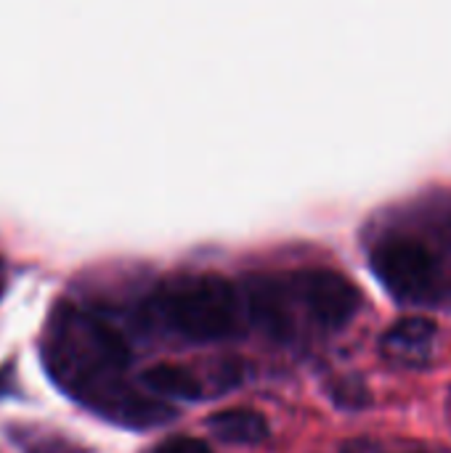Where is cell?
<instances>
[{"instance_id":"cell-1","label":"cell","mask_w":451,"mask_h":453,"mask_svg":"<svg viewBox=\"0 0 451 453\" xmlns=\"http://www.w3.org/2000/svg\"><path fill=\"white\" fill-rule=\"evenodd\" d=\"M159 321L189 342H218L239 332L242 300L231 281L215 273L178 276L157 297Z\"/></svg>"},{"instance_id":"cell-2","label":"cell","mask_w":451,"mask_h":453,"mask_svg":"<svg viewBox=\"0 0 451 453\" xmlns=\"http://www.w3.org/2000/svg\"><path fill=\"white\" fill-rule=\"evenodd\" d=\"M51 350L56 380L72 390H93L98 377L117 374L130 361L125 337L112 324L93 316H74Z\"/></svg>"},{"instance_id":"cell-3","label":"cell","mask_w":451,"mask_h":453,"mask_svg":"<svg viewBox=\"0 0 451 453\" xmlns=\"http://www.w3.org/2000/svg\"><path fill=\"white\" fill-rule=\"evenodd\" d=\"M377 281L399 303H428L439 289L436 255L412 236H388L369 255Z\"/></svg>"},{"instance_id":"cell-4","label":"cell","mask_w":451,"mask_h":453,"mask_svg":"<svg viewBox=\"0 0 451 453\" xmlns=\"http://www.w3.org/2000/svg\"><path fill=\"white\" fill-rule=\"evenodd\" d=\"M292 305H300L314 326L340 329L362 308V292L335 271H300L282 276Z\"/></svg>"},{"instance_id":"cell-5","label":"cell","mask_w":451,"mask_h":453,"mask_svg":"<svg viewBox=\"0 0 451 453\" xmlns=\"http://www.w3.org/2000/svg\"><path fill=\"white\" fill-rule=\"evenodd\" d=\"M439 329L431 319L409 316L396 321L380 337V353L388 364L404 369H420L433 358Z\"/></svg>"},{"instance_id":"cell-6","label":"cell","mask_w":451,"mask_h":453,"mask_svg":"<svg viewBox=\"0 0 451 453\" xmlns=\"http://www.w3.org/2000/svg\"><path fill=\"white\" fill-rule=\"evenodd\" d=\"M207 430L229 446H260L268 438V422L253 409H226L207 417Z\"/></svg>"},{"instance_id":"cell-7","label":"cell","mask_w":451,"mask_h":453,"mask_svg":"<svg viewBox=\"0 0 451 453\" xmlns=\"http://www.w3.org/2000/svg\"><path fill=\"white\" fill-rule=\"evenodd\" d=\"M141 382L159 395L175 398V401H199L202 393V382L183 366H173V364H157L152 369L144 372Z\"/></svg>"},{"instance_id":"cell-8","label":"cell","mask_w":451,"mask_h":453,"mask_svg":"<svg viewBox=\"0 0 451 453\" xmlns=\"http://www.w3.org/2000/svg\"><path fill=\"white\" fill-rule=\"evenodd\" d=\"M154 453H213V449L199 438H170Z\"/></svg>"}]
</instances>
